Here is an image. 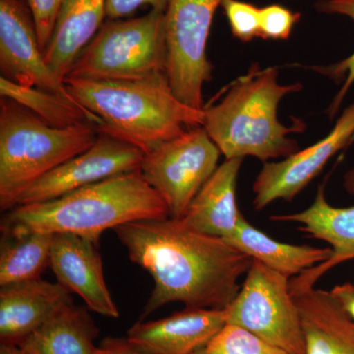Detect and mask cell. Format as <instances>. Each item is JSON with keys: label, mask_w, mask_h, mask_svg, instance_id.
Instances as JSON below:
<instances>
[{"label": "cell", "mask_w": 354, "mask_h": 354, "mask_svg": "<svg viewBox=\"0 0 354 354\" xmlns=\"http://www.w3.org/2000/svg\"><path fill=\"white\" fill-rule=\"evenodd\" d=\"M243 158L225 160L204 184L181 221L190 230L227 239L234 232L242 214L237 207V177Z\"/></svg>", "instance_id": "e0dca14e"}, {"label": "cell", "mask_w": 354, "mask_h": 354, "mask_svg": "<svg viewBox=\"0 0 354 354\" xmlns=\"http://www.w3.org/2000/svg\"><path fill=\"white\" fill-rule=\"evenodd\" d=\"M353 136L354 102L344 109L327 136L279 162H265L253 184L255 209L261 211L277 200H292Z\"/></svg>", "instance_id": "8fae6325"}, {"label": "cell", "mask_w": 354, "mask_h": 354, "mask_svg": "<svg viewBox=\"0 0 354 354\" xmlns=\"http://www.w3.org/2000/svg\"><path fill=\"white\" fill-rule=\"evenodd\" d=\"M167 62L165 12L151 9L140 17L106 21L66 78L138 80L167 73Z\"/></svg>", "instance_id": "8992f818"}, {"label": "cell", "mask_w": 354, "mask_h": 354, "mask_svg": "<svg viewBox=\"0 0 354 354\" xmlns=\"http://www.w3.org/2000/svg\"><path fill=\"white\" fill-rule=\"evenodd\" d=\"M99 329L85 307L70 304L26 337L25 354H95Z\"/></svg>", "instance_id": "44dd1931"}, {"label": "cell", "mask_w": 354, "mask_h": 354, "mask_svg": "<svg viewBox=\"0 0 354 354\" xmlns=\"http://www.w3.org/2000/svg\"><path fill=\"white\" fill-rule=\"evenodd\" d=\"M36 26L37 34L44 53L50 43L60 7L64 0H26Z\"/></svg>", "instance_id": "83f0119b"}, {"label": "cell", "mask_w": 354, "mask_h": 354, "mask_svg": "<svg viewBox=\"0 0 354 354\" xmlns=\"http://www.w3.org/2000/svg\"><path fill=\"white\" fill-rule=\"evenodd\" d=\"M113 230L130 261L148 272L155 283L139 321L171 302L227 309L252 264L253 259L225 239L190 230L180 220L138 221Z\"/></svg>", "instance_id": "6da1fadb"}, {"label": "cell", "mask_w": 354, "mask_h": 354, "mask_svg": "<svg viewBox=\"0 0 354 354\" xmlns=\"http://www.w3.org/2000/svg\"><path fill=\"white\" fill-rule=\"evenodd\" d=\"M95 354H152L133 346L127 339L106 337L97 346Z\"/></svg>", "instance_id": "f546056e"}, {"label": "cell", "mask_w": 354, "mask_h": 354, "mask_svg": "<svg viewBox=\"0 0 354 354\" xmlns=\"http://www.w3.org/2000/svg\"><path fill=\"white\" fill-rule=\"evenodd\" d=\"M221 153L204 127L189 128L146 153L140 172L164 200L169 218L181 220L218 169Z\"/></svg>", "instance_id": "ba28073f"}, {"label": "cell", "mask_w": 354, "mask_h": 354, "mask_svg": "<svg viewBox=\"0 0 354 354\" xmlns=\"http://www.w3.org/2000/svg\"><path fill=\"white\" fill-rule=\"evenodd\" d=\"M106 19V0H64L44 53L46 64L62 80Z\"/></svg>", "instance_id": "d6986e66"}, {"label": "cell", "mask_w": 354, "mask_h": 354, "mask_svg": "<svg viewBox=\"0 0 354 354\" xmlns=\"http://www.w3.org/2000/svg\"><path fill=\"white\" fill-rule=\"evenodd\" d=\"M0 70L11 82L73 100L64 81L46 64L24 0H0Z\"/></svg>", "instance_id": "7c38bea8"}, {"label": "cell", "mask_w": 354, "mask_h": 354, "mask_svg": "<svg viewBox=\"0 0 354 354\" xmlns=\"http://www.w3.org/2000/svg\"><path fill=\"white\" fill-rule=\"evenodd\" d=\"M0 354H25L19 344H7L1 342L0 344Z\"/></svg>", "instance_id": "1f68e13d"}, {"label": "cell", "mask_w": 354, "mask_h": 354, "mask_svg": "<svg viewBox=\"0 0 354 354\" xmlns=\"http://www.w3.org/2000/svg\"><path fill=\"white\" fill-rule=\"evenodd\" d=\"M0 95L29 109L53 127L67 128L88 123L97 129L102 125L99 118L74 100L39 88L26 87L4 77L0 78Z\"/></svg>", "instance_id": "603a6c76"}, {"label": "cell", "mask_w": 354, "mask_h": 354, "mask_svg": "<svg viewBox=\"0 0 354 354\" xmlns=\"http://www.w3.org/2000/svg\"><path fill=\"white\" fill-rule=\"evenodd\" d=\"M227 324L225 309L190 308L165 318L138 321L128 330L133 346L152 354H194Z\"/></svg>", "instance_id": "9a60e30c"}, {"label": "cell", "mask_w": 354, "mask_h": 354, "mask_svg": "<svg viewBox=\"0 0 354 354\" xmlns=\"http://www.w3.org/2000/svg\"><path fill=\"white\" fill-rule=\"evenodd\" d=\"M207 354H290L257 335L225 324L205 348Z\"/></svg>", "instance_id": "cb8c5ba5"}, {"label": "cell", "mask_w": 354, "mask_h": 354, "mask_svg": "<svg viewBox=\"0 0 354 354\" xmlns=\"http://www.w3.org/2000/svg\"><path fill=\"white\" fill-rule=\"evenodd\" d=\"M221 7L235 38L252 41L260 34V8L241 0H223Z\"/></svg>", "instance_id": "484cf974"}, {"label": "cell", "mask_w": 354, "mask_h": 354, "mask_svg": "<svg viewBox=\"0 0 354 354\" xmlns=\"http://www.w3.org/2000/svg\"><path fill=\"white\" fill-rule=\"evenodd\" d=\"M64 83L74 101L101 120L99 134L123 140L144 153L204 123L203 109L183 104L167 73L130 81L66 78Z\"/></svg>", "instance_id": "3957f363"}, {"label": "cell", "mask_w": 354, "mask_h": 354, "mask_svg": "<svg viewBox=\"0 0 354 354\" xmlns=\"http://www.w3.org/2000/svg\"><path fill=\"white\" fill-rule=\"evenodd\" d=\"M71 293L41 279L1 286L0 341L20 344L57 312L73 304Z\"/></svg>", "instance_id": "2e32d148"}, {"label": "cell", "mask_w": 354, "mask_h": 354, "mask_svg": "<svg viewBox=\"0 0 354 354\" xmlns=\"http://www.w3.org/2000/svg\"><path fill=\"white\" fill-rule=\"evenodd\" d=\"M53 234L30 232L2 234L0 245V286L41 279L50 266Z\"/></svg>", "instance_id": "7402d4cb"}, {"label": "cell", "mask_w": 354, "mask_h": 354, "mask_svg": "<svg viewBox=\"0 0 354 354\" xmlns=\"http://www.w3.org/2000/svg\"><path fill=\"white\" fill-rule=\"evenodd\" d=\"M169 218L167 205L140 171L91 184L50 201L20 205L4 213L2 234H72L99 243L106 230Z\"/></svg>", "instance_id": "7a4b0ae2"}, {"label": "cell", "mask_w": 354, "mask_h": 354, "mask_svg": "<svg viewBox=\"0 0 354 354\" xmlns=\"http://www.w3.org/2000/svg\"><path fill=\"white\" fill-rule=\"evenodd\" d=\"M316 7L320 12L346 16L354 21V0H321L317 3ZM322 72L326 75H329L330 78L337 79L339 81L344 78L341 90L335 95L330 108L328 109V113L332 118L337 113L342 101L354 85V53L337 64L330 65L327 69L322 70Z\"/></svg>", "instance_id": "d4e9b609"}, {"label": "cell", "mask_w": 354, "mask_h": 354, "mask_svg": "<svg viewBox=\"0 0 354 354\" xmlns=\"http://www.w3.org/2000/svg\"><path fill=\"white\" fill-rule=\"evenodd\" d=\"M333 297L341 304L342 308L354 321V285L351 283H342L335 286L330 290Z\"/></svg>", "instance_id": "4dcf8cb0"}, {"label": "cell", "mask_w": 354, "mask_h": 354, "mask_svg": "<svg viewBox=\"0 0 354 354\" xmlns=\"http://www.w3.org/2000/svg\"><path fill=\"white\" fill-rule=\"evenodd\" d=\"M278 75L276 68L253 64L220 101L203 108V127L225 160L253 157L268 162L299 150L290 134L302 131L304 123L297 120L295 127H286L279 120L278 108L283 97L299 92L302 85H281Z\"/></svg>", "instance_id": "277c9868"}, {"label": "cell", "mask_w": 354, "mask_h": 354, "mask_svg": "<svg viewBox=\"0 0 354 354\" xmlns=\"http://www.w3.org/2000/svg\"><path fill=\"white\" fill-rule=\"evenodd\" d=\"M290 281L253 260L241 290L225 309L227 324L243 328L290 354H305L301 316Z\"/></svg>", "instance_id": "52a82bcc"}, {"label": "cell", "mask_w": 354, "mask_h": 354, "mask_svg": "<svg viewBox=\"0 0 354 354\" xmlns=\"http://www.w3.org/2000/svg\"><path fill=\"white\" fill-rule=\"evenodd\" d=\"M94 124L53 127L7 97L0 101V209L17 206L26 190L60 165L90 148Z\"/></svg>", "instance_id": "5b68a950"}, {"label": "cell", "mask_w": 354, "mask_h": 354, "mask_svg": "<svg viewBox=\"0 0 354 354\" xmlns=\"http://www.w3.org/2000/svg\"><path fill=\"white\" fill-rule=\"evenodd\" d=\"M223 0H169L165 11L167 76L176 97L203 109V87L212 78L207 44Z\"/></svg>", "instance_id": "9c48e42d"}, {"label": "cell", "mask_w": 354, "mask_h": 354, "mask_svg": "<svg viewBox=\"0 0 354 354\" xmlns=\"http://www.w3.org/2000/svg\"><path fill=\"white\" fill-rule=\"evenodd\" d=\"M50 267L57 283L82 298L88 310L109 318L120 317L104 279L97 242L77 234H53Z\"/></svg>", "instance_id": "5bb4252c"}, {"label": "cell", "mask_w": 354, "mask_h": 354, "mask_svg": "<svg viewBox=\"0 0 354 354\" xmlns=\"http://www.w3.org/2000/svg\"><path fill=\"white\" fill-rule=\"evenodd\" d=\"M301 14L292 12L279 4L260 8V34L263 39L285 41L290 38L293 27L299 22Z\"/></svg>", "instance_id": "4316f807"}, {"label": "cell", "mask_w": 354, "mask_h": 354, "mask_svg": "<svg viewBox=\"0 0 354 354\" xmlns=\"http://www.w3.org/2000/svg\"><path fill=\"white\" fill-rule=\"evenodd\" d=\"M292 297L301 316L305 354H354V321L330 291L311 288Z\"/></svg>", "instance_id": "ac0fdd59"}, {"label": "cell", "mask_w": 354, "mask_h": 354, "mask_svg": "<svg viewBox=\"0 0 354 354\" xmlns=\"http://www.w3.org/2000/svg\"><path fill=\"white\" fill-rule=\"evenodd\" d=\"M194 354H207L206 351H205V348L200 349V351H198L197 353H195Z\"/></svg>", "instance_id": "d6a6232c"}, {"label": "cell", "mask_w": 354, "mask_h": 354, "mask_svg": "<svg viewBox=\"0 0 354 354\" xmlns=\"http://www.w3.org/2000/svg\"><path fill=\"white\" fill-rule=\"evenodd\" d=\"M344 189L354 195V165L344 177ZM272 221L298 223V230L311 239L327 242L332 257L326 262L305 270L290 281L291 295L314 288L325 272L335 266L354 259V206L333 207L327 201L324 186L319 187L311 206L298 213L272 216Z\"/></svg>", "instance_id": "4fadbf2b"}, {"label": "cell", "mask_w": 354, "mask_h": 354, "mask_svg": "<svg viewBox=\"0 0 354 354\" xmlns=\"http://www.w3.org/2000/svg\"><path fill=\"white\" fill-rule=\"evenodd\" d=\"M167 3L169 0H106V19H123L143 6L165 12Z\"/></svg>", "instance_id": "f1b7e54d"}, {"label": "cell", "mask_w": 354, "mask_h": 354, "mask_svg": "<svg viewBox=\"0 0 354 354\" xmlns=\"http://www.w3.org/2000/svg\"><path fill=\"white\" fill-rule=\"evenodd\" d=\"M144 155L132 144L101 133L87 150L32 184L17 206L50 201L104 179L140 171Z\"/></svg>", "instance_id": "30bf717a"}, {"label": "cell", "mask_w": 354, "mask_h": 354, "mask_svg": "<svg viewBox=\"0 0 354 354\" xmlns=\"http://www.w3.org/2000/svg\"><path fill=\"white\" fill-rule=\"evenodd\" d=\"M223 239L251 259L259 261L288 278H295L305 270L326 262L333 254L330 247L320 248L274 241L253 227L244 216L234 232Z\"/></svg>", "instance_id": "ffe728a7"}]
</instances>
